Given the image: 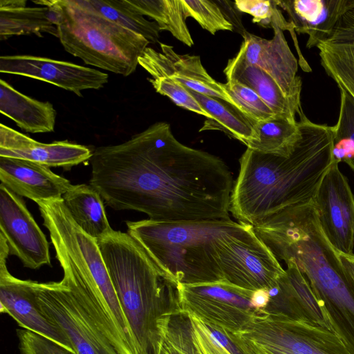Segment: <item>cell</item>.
<instances>
[{"label": "cell", "instance_id": "obj_31", "mask_svg": "<svg viewBox=\"0 0 354 354\" xmlns=\"http://www.w3.org/2000/svg\"><path fill=\"white\" fill-rule=\"evenodd\" d=\"M186 19L192 17L212 35L219 30H234V26L217 1L181 0Z\"/></svg>", "mask_w": 354, "mask_h": 354}, {"label": "cell", "instance_id": "obj_30", "mask_svg": "<svg viewBox=\"0 0 354 354\" xmlns=\"http://www.w3.org/2000/svg\"><path fill=\"white\" fill-rule=\"evenodd\" d=\"M222 85L234 106L252 122L265 121L276 117L261 97L250 87L232 80L222 83Z\"/></svg>", "mask_w": 354, "mask_h": 354}, {"label": "cell", "instance_id": "obj_38", "mask_svg": "<svg viewBox=\"0 0 354 354\" xmlns=\"http://www.w3.org/2000/svg\"><path fill=\"white\" fill-rule=\"evenodd\" d=\"M26 0H1L0 9H10L26 6Z\"/></svg>", "mask_w": 354, "mask_h": 354}, {"label": "cell", "instance_id": "obj_23", "mask_svg": "<svg viewBox=\"0 0 354 354\" xmlns=\"http://www.w3.org/2000/svg\"><path fill=\"white\" fill-rule=\"evenodd\" d=\"M187 89L212 117V119H207L205 122L200 131L209 129L220 130L239 140L245 146L254 138V124L257 122L250 120L234 106L221 99Z\"/></svg>", "mask_w": 354, "mask_h": 354}, {"label": "cell", "instance_id": "obj_16", "mask_svg": "<svg viewBox=\"0 0 354 354\" xmlns=\"http://www.w3.org/2000/svg\"><path fill=\"white\" fill-rule=\"evenodd\" d=\"M87 147L66 140L43 143L5 124H0V156L26 160L48 167L70 169L90 160Z\"/></svg>", "mask_w": 354, "mask_h": 354}, {"label": "cell", "instance_id": "obj_10", "mask_svg": "<svg viewBox=\"0 0 354 354\" xmlns=\"http://www.w3.org/2000/svg\"><path fill=\"white\" fill-rule=\"evenodd\" d=\"M271 28L274 30L271 39L246 32L243 35V41L239 52L248 63L257 66L266 72L278 84L287 97L301 106L302 82L297 75L298 63L283 34V30H288L292 35L295 30L277 5L274 8Z\"/></svg>", "mask_w": 354, "mask_h": 354}, {"label": "cell", "instance_id": "obj_25", "mask_svg": "<svg viewBox=\"0 0 354 354\" xmlns=\"http://www.w3.org/2000/svg\"><path fill=\"white\" fill-rule=\"evenodd\" d=\"M255 137L248 149L264 153L288 156L300 136L299 124L274 117L254 124Z\"/></svg>", "mask_w": 354, "mask_h": 354}, {"label": "cell", "instance_id": "obj_20", "mask_svg": "<svg viewBox=\"0 0 354 354\" xmlns=\"http://www.w3.org/2000/svg\"><path fill=\"white\" fill-rule=\"evenodd\" d=\"M223 72L227 81H236L254 90L276 117L297 122L296 114L301 106L287 97L274 79L259 66L248 63L239 52L228 60Z\"/></svg>", "mask_w": 354, "mask_h": 354}, {"label": "cell", "instance_id": "obj_17", "mask_svg": "<svg viewBox=\"0 0 354 354\" xmlns=\"http://www.w3.org/2000/svg\"><path fill=\"white\" fill-rule=\"evenodd\" d=\"M1 184L19 196L37 203L62 198L72 187L50 167L26 160L0 156Z\"/></svg>", "mask_w": 354, "mask_h": 354}, {"label": "cell", "instance_id": "obj_2", "mask_svg": "<svg viewBox=\"0 0 354 354\" xmlns=\"http://www.w3.org/2000/svg\"><path fill=\"white\" fill-rule=\"evenodd\" d=\"M300 136L288 156L246 149L239 159L230 211L255 226L277 212L313 200L333 162V128L298 113Z\"/></svg>", "mask_w": 354, "mask_h": 354}, {"label": "cell", "instance_id": "obj_6", "mask_svg": "<svg viewBox=\"0 0 354 354\" xmlns=\"http://www.w3.org/2000/svg\"><path fill=\"white\" fill-rule=\"evenodd\" d=\"M235 332L287 354H350L332 330L262 309Z\"/></svg>", "mask_w": 354, "mask_h": 354}, {"label": "cell", "instance_id": "obj_15", "mask_svg": "<svg viewBox=\"0 0 354 354\" xmlns=\"http://www.w3.org/2000/svg\"><path fill=\"white\" fill-rule=\"evenodd\" d=\"M162 52L147 47L138 59V64L153 78L169 77L185 88L234 106L222 83L216 82L203 67L200 56L180 55L173 46L160 43Z\"/></svg>", "mask_w": 354, "mask_h": 354}, {"label": "cell", "instance_id": "obj_4", "mask_svg": "<svg viewBox=\"0 0 354 354\" xmlns=\"http://www.w3.org/2000/svg\"><path fill=\"white\" fill-rule=\"evenodd\" d=\"M128 234L177 284L225 282L218 262L222 241L248 225L230 218L166 223L127 222Z\"/></svg>", "mask_w": 354, "mask_h": 354}, {"label": "cell", "instance_id": "obj_5", "mask_svg": "<svg viewBox=\"0 0 354 354\" xmlns=\"http://www.w3.org/2000/svg\"><path fill=\"white\" fill-rule=\"evenodd\" d=\"M57 18L58 38L64 48L86 64L128 76L149 42L142 35L103 17L82 0H42Z\"/></svg>", "mask_w": 354, "mask_h": 354}, {"label": "cell", "instance_id": "obj_18", "mask_svg": "<svg viewBox=\"0 0 354 354\" xmlns=\"http://www.w3.org/2000/svg\"><path fill=\"white\" fill-rule=\"evenodd\" d=\"M286 263L287 268L277 283L278 292L270 297L266 311L332 330L306 277L293 261Z\"/></svg>", "mask_w": 354, "mask_h": 354}, {"label": "cell", "instance_id": "obj_36", "mask_svg": "<svg viewBox=\"0 0 354 354\" xmlns=\"http://www.w3.org/2000/svg\"><path fill=\"white\" fill-rule=\"evenodd\" d=\"M270 299L268 289H259L253 292L251 302L255 308L261 310L267 307Z\"/></svg>", "mask_w": 354, "mask_h": 354}, {"label": "cell", "instance_id": "obj_9", "mask_svg": "<svg viewBox=\"0 0 354 354\" xmlns=\"http://www.w3.org/2000/svg\"><path fill=\"white\" fill-rule=\"evenodd\" d=\"M182 310L228 332L243 328L258 312L254 291L227 282L178 284Z\"/></svg>", "mask_w": 354, "mask_h": 354}, {"label": "cell", "instance_id": "obj_37", "mask_svg": "<svg viewBox=\"0 0 354 354\" xmlns=\"http://www.w3.org/2000/svg\"><path fill=\"white\" fill-rule=\"evenodd\" d=\"M337 253L343 268L354 283V253L344 254L338 251Z\"/></svg>", "mask_w": 354, "mask_h": 354}, {"label": "cell", "instance_id": "obj_14", "mask_svg": "<svg viewBox=\"0 0 354 354\" xmlns=\"http://www.w3.org/2000/svg\"><path fill=\"white\" fill-rule=\"evenodd\" d=\"M0 72L41 80L82 97V91L98 90L108 82L107 73L72 62L31 55H2Z\"/></svg>", "mask_w": 354, "mask_h": 354}, {"label": "cell", "instance_id": "obj_1", "mask_svg": "<svg viewBox=\"0 0 354 354\" xmlns=\"http://www.w3.org/2000/svg\"><path fill=\"white\" fill-rule=\"evenodd\" d=\"M89 185L115 210L157 222L230 218L232 172L219 157L187 147L158 122L118 145L97 147Z\"/></svg>", "mask_w": 354, "mask_h": 354}, {"label": "cell", "instance_id": "obj_7", "mask_svg": "<svg viewBox=\"0 0 354 354\" xmlns=\"http://www.w3.org/2000/svg\"><path fill=\"white\" fill-rule=\"evenodd\" d=\"M218 262L225 282L252 291L275 287L285 273L250 225L222 241Z\"/></svg>", "mask_w": 354, "mask_h": 354}, {"label": "cell", "instance_id": "obj_21", "mask_svg": "<svg viewBox=\"0 0 354 354\" xmlns=\"http://www.w3.org/2000/svg\"><path fill=\"white\" fill-rule=\"evenodd\" d=\"M0 111L26 132L50 133L55 129L56 111L50 102L27 96L2 79Z\"/></svg>", "mask_w": 354, "mask_h": 354}, {"label": "cell", "instance_id": "obj_3", "mask_svg": "<svg viewBox=\"0 0 354 354\" xmlns=\"http://www.w3.org/2000/svg\"><path fill=\"white\" fill-rule=\"evenodd\" d=\"M97 243L141 354H157L169 319L182 311L178 284L128 233L113 230Z\"/></svg>", "mask_w": 354, "mask_h": 354}, {"label": "cell", "instance_id": "obj_29", "mask_svg": "<svg viewBox=\"0 0 354 354\" xmlns=\"http://www.w3.org/2000/svg\"><path fill=\"white\" fill-rule=\"evenodd\" d=\"M340 106L333 128V160L346 163L354 170V98L339 88Z\"/></svg>", "mask_w": 354, "mask_h": 354}, {"label": "cell", "instance_id": "obj_22", "mask_svg": "<svg viewBox=\"0 0 354 354\" xmlns=\"http://www.w3.org/2000/svg\"><path fill=\"white\" fill-rule=\"evenodd\" d=\"M62 199L75 223L96 241L113 230L106 217L103 199L90 185H72Z\"/></svg>", "mask_w": 354, "mask_h": 354}, {"label": "cell", "instance_id": "obj_11", "mask_svg": "<svg viewBox=\"0 0 354 354\" xmlns=\"http://www.w3.org/2000/svg\"><path fill=\"white\" fill-rule=\"evenodd\" d=\"M333 162L313 199L324 233L333 248L344 254L354 250V195L347 178Z\"/></svg>", "mask_w": 354, "mask_h": 354}, {"label": "cell", "instance_id": "obj_32", "mask_svg": "<svg viewBox=\"0 0 354 354\" xmlns=\"http://www.w3.org/2000/svg\"><path fill=\"white\" fill-rule=\"evenodd\" d=\"M149 81L157 93L168 97L177 106L212 119L211 115L201 107L187 89L174 80L158 77L149 79Z\"/></svg>", "mask_w": 354, "mask_h": 354}, {"label": "cell", "instance_id": "obj_34", "mask_svg": "<svg viewBox=\"0 0 354 354\" xmlns=\"http://www.w3.org/2000/svg\"><path fill=\"white\" fill-rule=\"evenodd\" d=\"M234 3L239 11L253 17L252 22L271 28L276 0H236Z\"/></svg>", "mask_w": 354, "mask_h": 354}, {"label": "cell", "instance_id": "obj_27", "mask_svg": "<svg viewBox=\"0 0 354 354\" xmlns=\"http://www.w3.org/2000/svg\"><path fill=\"white\" fill-rule=\"evenodd\" d=\"M317 48L326 74L354 98V41H323Z\"/></svg>", "mask_w": 354, "mask_h": 354}, {"label": "cell", "instance_id": "obj_35", "mask_svg": "<svg viewBox=\"0 0 354 354\" xmlns=\"http://www.w3.org/2000/svg\"><path fill=\"white\" fill-rule=\"evenodd\" d=\"M236 345L243 354H287L279 350L254 342L241 335L238 337Z\"/></svg>", "mask_w": 354, "mask_h": 354}, {"label": "cell", "instance_id": "obj_24", "mask_svg": "<svg viewBox=\"0 0 354 354\" xmlns=\"http://www.w3.org/2000/svg\"><path fill=\"white\" fill-rule=\"evenodd\" d=\"M57 18L50 7L19 6L0 9V39L15 35L50 34L58 38Z\"/></svg>", "mask_w": 354, "mask_h": 354}, {"label": "cell", "instance_id": "obj_8", "mask_svg": "<svg viewBox=\"0 0 354 354\" xmlns=\"http://www.w3.org/2000/svg\"><path fill=\"white\" fill-rule=\"evenodd\" d=\"M32 285L39 310L64 333L77 354H118L62 281Z\"/></svg>", "mask_w": 354, "mask_h": 354}, {"label": "cell", "instance_id": "obj_13", "mask_svg": "<svg viewBox=\"0 0 354 354\" xmlns=\"http://www.w3.org/2000/svg\"><path fill=\"white\" fill-rule=\"evenodd\" d=\"M9 247L0 239V311L12 317L24 329L37 333L77 354L68 338L39 310L31 280L19 279L8 270Z\"/></svg>", "mask_w": 354, "mask_h": 354}, {"label": "cell", "instance_id": "obj_12", "mask_svg": "<svg viewBox=\"0 0 354 354\" xmlns=\"http://www.w3.org/2000/svg\"><path fill=\"white\" fill-rule=\"evenodd\" d=\"M0 235L24 266H51L49 243L21 196L0 185Z\"/></svg>", "mask_w": 354, "mask_h": 354}, {"label": "cell", "instance_id": "obj_19", "mask_svg": "<svg viewBox=\"0 0 354 354\" xmlns=\"http://www.w3.org/2000/svg\"><path fill=\"white\" fill-rule=\"evenodd\" d=\"M299 34L308 36L306 47H317L331 35L341 17L354 7V0H276Z\"/></svg>", "mask_w": 354, "mask_h": 354}, {"label": "cell", "instance_id": "obj_33", "mask_svg": "<svg viewBox=\"0 0 354 354\" xmlns=\"http://www.w3.org/2000/svg\"><path fill=\"white\" fill-rule=\"evenodd\" d=\"M19 348L21 354H75L37 333L18 329Z\"/></svg>", "mask_w": 354, "mask_h": 354}, {"label": "cell", "instance_id": "obj_28", "mask_svg": "<svg viewBox=\"0 0 354 354\" xmlns=\"http://www.w3.org/2000/svg\"><path fill=\"white\" fill-rule=\"evenodd\" d=\"M84 4L112 21L144 37L155 44L160 38V29L156 22L129 6L124 0H82Z\"/></svg>", "mask_w": 354, "mask_h": 354}, {"label": "cell", "instance_id": "obj_26", "mask_svg": "<svg viewBox=\"0 0 354 354\" xmlns=\"http://www.w3.org/2000/svg\"><path fill=\"white\" fill-rule=\"evenodd\" d=\"M131 8L153 19L160 30L169 31L176 39L191 47L194 41L186 24L181 0H124Z\"/></svg>", "mask_w": 354, "mask_h": 354}]
</instances>
